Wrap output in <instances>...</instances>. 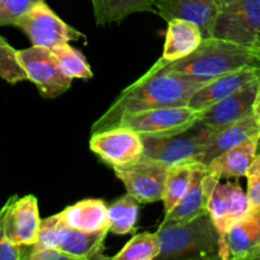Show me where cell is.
I'll use <instances>...</instances> for the list:
<instances>
[{"label": "cell", "instance_id": "cell-33", "mask_svg": "<svg viewBox=\"0 0 260 260\" xmlns=\"http://www.w3.org/2000/svg\"><path fill=\"white\" fill-rule=\"evenodd\" d=\"M29 260H76L70 254L63 253L57 248L50 246H28L27 258Z\"/></svg>", "mask_w": 260, "mask_h": 260}, {"label": "cell", "instance_id": "cell-13", "mask_svg": "<svg viewBox=\"0 0 260 260\" xmlns=\"http://www.w3.org/2000/svg\"><path fill=\"white\" fill-rule=\"evenodd\" d=\"M223 260L260 259V213L250 212L234 223L220 241Z\"/></svg>", "mask_w": 260, "mask_h": 260}, {"label": "cell", "instance_id": "cell-22", "mask_svg": "<svg viewBox=\"0 0 260 260\" xmlns=\"http://www.w3.org/2000/svg\"><path fill=\"white\" fill-rule=\"evenodd\" d=\"M108 233V230L86 233V231L68 228L58 249L63 253L73 255L76 260L99 258L102 256L101 253L103 250V244Z\"/></svg>", "mask_w": 260, "mask_h": 260}, {"label": "cell", "instance_id": "cell-14", "mask_svg": "<svg viewBox=\"0 0 260 260\" xmlns=\"http://www.w3.org/2000/svg\"><path fill=\"white\" fill-rule=\"evenodd\" d=\"M259 85L260 80L255 79L235 93L203 109L200 121L211 128L218 129L249 116L253 113L254 101L256 98Z\"/></svg>", "mask_w": 260, "mask_h": 260}, {"label": "cell", "instance_id": "cell-32", "mask_svg": "<svg viewBox=\"0 0 260 260\" xmlns=\"http://www.w3.org/2000/svg\"><path fill=\"white\" fill-rule=\"evenodd\" d=\"M7 205L0 208V260H22L27 258L28 246H19L8 240L3 229V218H4Z\"/></svg>", "mask_w": 260, "mask_h": 260}, {"label": "cell", "instance_id": "cell-23", "mask_svg": "<svg viewBox=\"0 0 260 260\" xmlns=\"http://www.w3.org/2000/svg\"><path fill=\"white\" fill-rule=\"evenodd\" d=\"M98 25L121 22L129 14L155 12V0H91Z\"/></svg>", "mask_w": 260, "mask_h": 260}, {"label": "cell", "instance_id": "cell-20", "mask_svg": "<svg viewBox=\"0 0 260 260\" xmlns=\"http://www.w3.org/2000/svg\"><path fill=\"white\" fill-rule=\"evenodd\" d=\"M255 134H260V127L256 123L253 113L244 117L243 119L235 123L215 129L210 142L205 147L201 156L198 157V162L207 167L218 155L233 149L234 146Z\"/></svg>", "mask_w": 260, "mask_h": 260}, {"label": "cell", "instance_id": "cell-4", "mask_svg": "<svg viewBox=\"0 0 260 260\" xmlns=\"http://www.w3.org/2000/svg\"><path fill=\"white\" fill-rule=\"evenodd\" d=\"M215 129L198 119L192 127L168 137H142L144 155L147 159L173 165L198 162V157L210 142Z\"/></svg>", "mask_w": 260, "mask_h": 260}, {"label": "cell", "instance_id": "cell-5", "mask_svg": "<svg viewBox=\"0 0 260 260\" xmlns=\"http://www.w3.org/2000/svg\"><path fill=\"white\" fill-rule=\"evenodd\" d=\"M202 111L189 106L164 107L124 114L116 127H124L142 137H168L180 134L200 119Z\"/></svg>", "mask_w": 260, "mask_h": 260}, {"label": "cell", "instance_id": "cell-18", "mask_svg": "<svg viewBox=\"0 0 260 260\" xmlns=\"http://www.w3.org/2000/svg\"><path fill=\"white\" fill-rule=\"evenodd\" d=\"M208 172L205 165L197 162L192 182L185 194L179 200V202L170 210L165 212L164 223H177L183 221L192 220L198 216L207 213V193H208Z\"/></svg>", "mask_w": 260, "mask_h": 260}, {"label": "cell", "instance_id": "cell-1", "mask_svg": "<svg viewBox=\"0 0 260 260\" xmlns=\"http://www.w3.org/2000/svg\"><path fill=\"white\" fill-rule=\"evenodd\" d=\"M210 81L184 74L149 70L119 94L108 111L93 124L91 134L113 128L124 114L164 107L188 106L193 94Z\"/></svg>", "mask_w": 260, "mask_h": 260}, {"label": "cell", "instance_id": "cell-37", "mask_svg": "<svg viewBox=\"0 0 260 260\" xmlns=\"http://www.w3.org/2000/svg\"><path fill=\"white\" fill-rule=\"evenodd\" d=\"M253 47H260V38H259L258 41H256V43L253 46Z\"/></svg>", "mask_w": 260, "mask_h": 260}, {"label": "cell", "instance_id": "cell-12", "mask_svg": "<svg viewBox=\"0 0 260 260\" xmlns=\"http://www.w3.org/2000/svg\"><path fill=\"white\" fill-rule=\"evenodd\" d=\"M5 205L3 229L8 240L19 246L36 244L41 223L37 198L32 194L22 198L14 196Z\"/></svg>", "mask_w": 260, "mask_h": 260}, {"label": "cell", "instance_id": "cell-21", "mask_svg": "<svg viewBox=\"0 0 260 260\" xmlns=\"http://www.w3.org/2000/svg\"><path fill=\"white\" fill-rule=\"evenodd\" d=\"M107 207L108 206L102 200H83L66 207L60 216L65 225L74 230L86 233L108 230Z\"/></svg>", "mask_w": 260, "mask_h": 260}, {"label": "cell", "instance_id": "cell-8", "mask_svg": "<svg viewBox=\"0 0 260 260\" xmlns=\"http://www.w3.org/2000/svg\"><path fill=\"white\" fill-rule=\"evenodd\" d=\"M212 37L253 47L260 38V0H233L221 7Z\"/></svg>", "mask_w": 260, "mask_h": 260}, {"label": "cell", "instance_id": "cell-34", "mask_svg": "<svg viewBox=\"0 0 260 260\" xmlns=\"http://www.w3.org/2000/svg\"><path fill=\"white\" fill-rule=\"evenodd\" d=\"M253 114L254 118H255L256 123L260 127V85L258 89V93H256V98L254 101V106H253Z\"/></svg>", "mask_w": 260, "mask_h": 260}, {"label": "cell", "instance_id": "cell-30", "mask_svg": "<svg viewBox=\"0 0 260 260\" xmlns=\"http://www.w3.org/2000/svg\"><path fill=\"white\" fill-rule=\"evenodd\" d=\"M38 0H0V27L13 25Z\"/></svg>", "mask_w": 260, "mask_h": 260}, {"label": "cell", "instance_id": "cell-36", "mask_svg": "<svg viewBox=\"0 0 260 260\" xmlns=\"http://www.w3.org/2000/svg\"><path fill=\"white\" fill-rule=\"evenodd\" d=\"M216 2H217V4H218V7H225V5H228V4H230L231 2H233V0H216Z\"/></svg>", "mask_w": 260, "mask_h": 260}, {"label": "cell", "instance_id": "cell-27", "mask_svg": "<svg viewBox=\"0 0 260 260\" xmlns=\"http://www.w3.org/2000/svg\"><path fill=\"white\" fill-rule=\"evenodd\" d=\"M160 254V240L156 233H141L135 235L113 256L116 260H152Z\"/></svg>", "mask_w": 260, "mask_h": 260}, {"label": "cell", "instance_id": "cell-9", "mask_svg": "<svg viewBox=\"0 0 260 260\" xmlns=\"http://www.w3.org/2000/svg\"><path fill=\"white\" fill-rule=\"evenodd\" d=\"M27 80L32 81L45 98H56L69 90L71 80L62 73L50 48L32 46L17 51Z\"/></svg>", "mask_w": 260, "mask_h": 260}, {"label": "cell", "instance_id": "cell-15", "mask_svg": "<svg viewBox=\"0 0 260 260\" xmlns=\"http://www.w3.org/2000/svg\"><path fill=\"white\" fill-rule=\"evenodd\" d=\"M155 12L167 22L184 19L194 23L207 38L212 37L220 7L216 0H155Z\"/></svg>", "mask_w": 260, "mask_h": 260}, {"label": "cell", "instance_id": "cell-11", "mask_svg": "<svg viewBox=\"0 0 260 260\" xmlns=\"http://www.w3.org/2000/svg\"><path fill=\"white\" fill-rule=\"evenodd\" d=\"M89 146L91 151L113 168L131 164L144 155L142 137L124 127H113L91 134Z\"/></svg>", "mask_w": 260, "mask_h": 260}, {"label": "cell", "instance_id": "cell-29", "mask_svg": "<svg viewBox=\"0 0 260 260\" xmlns=\"http://www.w3.org/2000/svg\"><path fill=\"white\" fill-rule=\"evenodd\" d=\"M68 226L61 218L60 213L50 216L47 218L41 220L40 230H38L37 241L33 245L36 246H50V248H57L60 245L62 236Z\"/></svg>", "mask_w": 260, "mask_h": 260}, {"label": "cell", "instance_id": "cell-24", "mask_svg": "<svg viewBox=\"0 0 260 260\" xmlns=\"http://www.w3.org/2000/svg\"><path fill=\"white\" fill-rule=\"evenodd\" d=\"M139 201L129 193L122 196L107 207L108 230L116 235H127L135 230L139 218Z\"/></svg>", "mask_w": 260, "mask_h": 260}, {"label": "cell", "instance_id": "cell-31", "mask_svg": "<svg viewBox=\"0 0 260 260\" xmlns=\"http://www.w3.org/2000/svg\"><path fill=\"white\" fill-rule=\"evenodd\" d=\"M245 177L248 179L246 194L250 203V211L260 213V152L255 155Z\"/></svg>", "mask_w": 260, "mask_h": 260}, {"label": "cell", "instance_id": "cell-7", "mask_svg": "<svg viewBox=\"0 0 260 260\" xmlns=\"http://www.w3.org/2000/svg\"><path fill=\"white\" fill-rule=\"evenodd\" d=\"M208 177L207 212L221 241L234 223L250 212V203L238 182L221 183L210 173Z\"/></svg>", "mask_w": 260, "mask_h": 260}, {"label": "cell", "instance_id": "cell-28", "mask_svg": "<svg viewBox=\"0 0 260 260\" xmlns=\"http://www.w3.org/2000/svg\"><path fill=\"white\" fill-rule=\"evenodd\" d=\"M0 79L10 84L27 80L24 70L17 57V50L0 36Z\"/></svg>", "mask_w": 260, "mask_h": 260}, {"label": "cell", "instance_id": "cell-2", "mask_svg": "<svg viewBox=\"0 0 260 260\" xmlns=\"http://www.w3.org/2000/svg\"><path fill=\"white\" fill-rule=\"evenodd\" d=\"M255 61L254 47L239 45L222 38L207 37L203 38L201 45L192 53L168 63L159 70L212 80L246 66H255Z\"/></svg>", "mask_w": 260, "mask_h": 260}, {"label": "cell", "instance_id": "cell-19", "mask_svg": "<svg viewBox=\"0 0 260 260\" xmlns=\"http://www.w3.org/2000/svg\"><path fill=\"white\" fill-rule=\"evenodd\" d=\"M260 134L248 137L233 149L222 152L206 167L207 172L217 179L245 177L258 150Z\"/></svg>", "mask_w": 260, "mask_h": 260}, {"label": "cell", "instance_id": "cell-6", "mask_svg": "<svg viewBox=\"0 0 260 260\" xmlns=\"http://www.w3.org/2000/svg\"><path fill=\"white\" fill-rule=\"evenodd\" d=\"M13 25L28 36L32 46L50 50L84 37L83 33L63 22L43 0L35 3Z\"/></svg>", "mask_w": 260, "mask_h": 260}, {"label": "cell", "instance_id": "cell-17", "mask_svg": "<svg viewBox=\"0 0 260 260\" xmlns=\"http://www.w3.org/2000/svg\"><path fill=\"white\" fill-rule=\"evenodd\" d=\"M203 40L200 27L189 20L172 19L168 22L164 52L151 70H159L168 63L180 60L192 53Z\"/></svg>", "mask_w": 260, "mask_h": 260}, {"label": "cell", "instance_id": "cell-10", "mask_svg": "<svg viewBox=\"0 0 260 260\" xmlns=\"http://www.w3.org/2000/svg\"><path fill=\"white\" fill-rule=\"evenodd\" d=\"M117 178L126 187L127 193L140 203L161 201L169 165L142 156L131 164L114 167Z\"/></svg>", "mask_w": 260, "mask_h": 260}, {"label": "cell", "instance_id": "cell-3", "mask_svg": "<svg viewBox=\"0 0 260 260\" xmlns=\"http://www.w3.org/2000/svg\"><path fill=\"white\" fill-rule=\"evenodd\" d=\"M157 259H220V238L207 213L177 223H164L156 231Z\"/></svg>", "mask_w": 260, "mask_h": 260}, {"label": "cell", "instance_id": "cell-16", "mask_svg": "<svg viewBox=\"0 0 260 260\" xmlns=\"http://www.w3.org/2000/svg\"><path fill=\"white\" fill-rule=\"evenodd\" d=\"M259 79L258 69L255 66H246L240 70L233 71L220 78L212 79L203 88L198 89L190 98L188 106L193 109L203 111L221 99L235 93L250 81Z\"/></svg>", "mask_w": 260, "mask_h": 260}, {"label": "cell", "instance_id": "cell-26", "mask_svg": "<svg viewBox=\"0 0 260 260\" xmlns=\"http://www.w3.org/2000/svg\"><path fill=\"white\" fill-rule=\"evenodd\" d=\"M53 57L57 61L62 73L70 79H88L93 78L90 65L86 62L85 57L80 51L74 48L69 43H61L51 48Z\"/></svg>", "mask_w": 260, "mask_h": 260}, {"label": "cell", "instance_id": "cell-25", "mask_svg": "<svg viewBox=\"0 0 260 260\" xmlns=\"http://www.w3.org/2000/svg\"><path fill=\"white\" fill-rule=\"evenodd\" d=\"M196 167H197V162H184V164L169 167L161 198L165 212L173 210V207L185 194L192 182Z\"/></svg>", "mask_w": 260, "mask_h": 260}, {"label": "cell", "instance_id": "cell-35", "mask_svg": "<svg viewBox=\"0 0 260 260\" xmlns=\"http://www.w3.org/2000/svg\"><path fill=\"white\" fill-rule=\"evenodd\" d=\"M254 50H255V55H256L255 68L258 69V73H259V80H260V47H254Z\"/></svg>", "mask_w": 260, "mask_h": 260}]
</instances>
